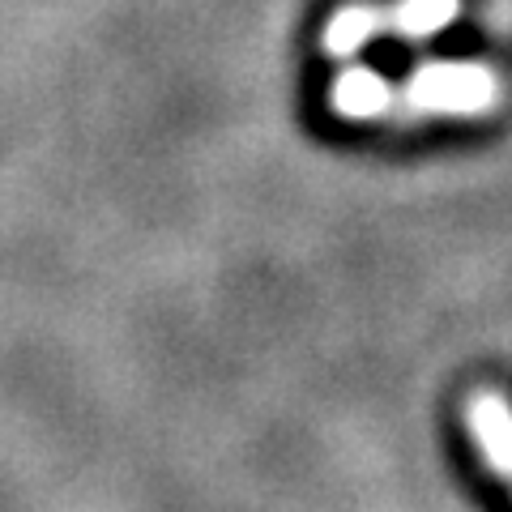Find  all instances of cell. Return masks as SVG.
<instances>
[{
    "mask_svg": "<svg viewBox=\"0 0 512 512\" xmlns=\"http://www.w3.org/2000/svg\"><path fill=\"white\" fill-rule=\"evenodd\" d=\"M466 419H470L478 448H483V457L491 461V470L512 474V410L504 406V397H495V393L470 397Z\"/></svg>",
    "mask_w": 512,
    "mask_h": 512,
    "instance_id": "obj_2",
    "label": "cell"
},
{
    "mask_svg": "<svg viewBox=\"0 0 512 512\" xmlns=\"http://www.w3.org/2000/svg\"><path fill=\"white\" fill-rule=\"evenodd\" d=\"M329 99H333V111H342L346 120H372L389 107V86L367 69H346L338 82H333Z\"/></svg>",
    "mask_w": 512,
    "mask_h": 512,
    "instance_id": "obj_3",
    "label": "cell"
},
{
    "mask_svg": "<svg viewBox=\"0 0 512 512\" xmlns=\"http://www.w3.org/2000/svg\"><path fill=\"white\" fill-rule=\"evenodd\" d=\"M457 9H461V0H402L393 22L406 39H427V35H436L440 26L453 22Z\"/></svg>",
    "mask_w": 512,
    "mask_h": 512,
    "instance_id": "obj_5",
    "label": "cell"
},
{
    "mask_svg": "<svg viewBox=\"0 0 512 512\" xmlns=\"http://www.w3.org/2000/svg\"><path fill=\"white\" fill-rule=\"evenodd\" d=\"M495 77L483 64H423L410 77V103L423 111H448V116H478L495 107Z\"/></svg>",
    "mask_w": 512,
    "mask_h": 512,
    "instance_id": "obj_1",
    "label": "cell"
},
{
    "mask_svg": "<svg viewBox=\"0 0 512 512\" xmlns=\"http://www.w3.org/2000/svg\"><path fill=\"white\" fill-rule=\"evenodd\" d=\"M376 26H380V13L367 5H350L342 13H333L325 26V52H333V56L359 52V47L376 35Z\"/></svg>",
    "mask_w": 512,
    "mask_h": 512,
    "instance_id": "obj_4",
    "label": "cell"
}]
</instances>
